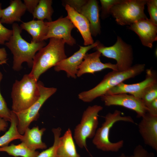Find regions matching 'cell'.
<instances>
[{
	"label": "cell",
	"instance_id": "cell-30",
	"mask_svg": "<svg viewBox=\"0 0 157 157\" xmlns=\"http://www.w3.org/2000/svg\"><path fill=\"white\" fill-rule=\"evenodd\" d=\"M153 153L149 152L140 145L136 146L134 149L133 154L130 156L123 153L117 157H154Z\"/></svg>",
	"mask_w": 157,
	"mask_h": 157
},
{
	"label": "cell",
	"instance_id": "cell-31",
	"mask_svg": "<svg viewBox=\"0 0 157 157\" xmlns=\"http://www.w3.org/2000/svg\"><path fill=\"white\" fill-rule=\"evenodd\" d=\"M146 4L150 15L149 19L155 25L157 26V1L147 0Z\"/></svg>",
	"mask_w": 157,
	"mask_h": 157
},
{
	"label": "cell",
	"instance_id": "cell-5",
	"mask_svg": "<svg viewBox=\"0 0 157 157\" xmlns=\"http://www.w3.org/2000/svg\"><path fill=\"white\" fill-rule=\"evenodd\" d=\"M119 121L135 123L130 116H122L121 112L115 110L113 113H109L105 117V121L101 126L97 129L93 138L92 142L98 149L104 151L117 152L123 146L124 141L121 140L116 142L110 141V133L113 125Z\"/></svg>",
	"mask_w": 157,
	"mask_h": 157
},
{
	"label": "cell",
	"instance_id": "cell-9",
	"mask_svg": "<svg viewBox=\"0 0 157 157\" xmlns=\"http://www.w3.org/2000/svg\"><path fill=\"white\" fill-rule=\"evenodd\" d=\"M40 96L38 100L27 109L15 113L17 120V128L19 133L23 135L31 123L36 121L39 116V110L46 101L56 91L55 88L46 87L41 81L38 82Z\"/></svg>",
	"mask_w": 157,
	"mask_h": 157
},
{
	"label": "cell",
	"instance_id": "cell-19",
	"mask_svg": "<svg viewBox=\"0 0 157 157\" xmlns=\"http://www.w3.org/2000/svg\"><path fill=\"white\" fill-rule=\"evenodd\" d=\"M26 10L21 0H10L9 6L2 10L0 22L2 24H13L15 22L21 21L22 16Z\"/></svg>",
	"mask_w": 157,
	"mask_h": 157
},
{
	"label": "cell",
	"instance_id": "cell-26",
	"mask_svg": "<svg viewBox=\"0 0 157 157\" xmlns=\"http://www.w3.org/2000/svg\"><path fill=\"white\" fill-rule=\"evenodd\" d=\"M52 131L54 137L53 145L39 153L37 157H58L57 150L59 145L61 129L60 127L53 128Z\"/></svg>",
	"mask_w": 157,
	"mask_h": 157
},
{
	"label": "cell",
	"instance_id": "cell-24",
	"mask_svg": "<svg viewBox=\"0 0 157 157\" xmlns=\"http://www.w3.org/2000/svg\"><path fill=\"white\" fill-rule=\"evenodd\" d=\"M10 125L8 130L0 137V148L8 145L12 141L21 139L22 135L19 132L17 128V120L15 113L11 110Z\"/></svg>",
	"mask_w": 157,
	"mask_h": 157
},
{
	"label": "cell",
	"instance_id": "cell-32",
	"mask_svg": "<svg viewBox=\"0 0 157 157\" xmlns=\"http://www.w3.org/2000/svg\"><path fill=\"white\" fill-rule=\"evenodd\" d=\"M12 34V30L6 28L0 22V44H5Z\"/></svg>",
	"mask_w": 157,
	"mask_h": 157
},
{
	"label": "cell",
	"instance_id": "cell-36",
	"mask_svg": "<svg viewBox=\"0 0 157 157\" xmlns=\"http://www.w3.org/2000/svg\"><path fill=\"white\" fill-rule=\"evenodd\" d=\"M7 54L5 48H0V61L7 59Z\"/></svg>",
	"mask_w": 157,
	"mask_h": 157
},
{
	"label": "cell",
	"instance_id": "cell-15",
	"mask_svg": "<svg viewBox=\"0 0 157 157\" xmlns=\"http://www.w3.org/2000/svg\"><path fill=\"white\" fill-rule=\"evenodd\" d=\"M101 55V53L98 51L86 54L83 61L78 67L76 76L80 77L86 73L94 74L106 69L118 71L116 64L101 62L100 58Z\"/></svg>",
	"mask_w": 157,
	"mask_h": 157
},
{
	"label": "cell",
	"instance_id": "cell-1",
	"mask_svg": "<svg viewBox=\"0 0 157 157\" xmlns=\"http://www.w3.org/2000/svg\"><path fill=\"white\" fill-rule=\"evenodd\" d=\"M13 34L5 45L13 55V68L16 71L20 70L23 63L26 62L32 67L34 58L36 53L47 44L44 41L38 42H28L21 35L22 30L16 23L12 24Z\"/></svg>",
	"mask_w": 157,
	"mask_h": 157
},
{
	"label": "cell",
	"instance_id": "cell-11",
	"mask_svg": "<svg viewBox=\"0 0 157 157\" xmlns=\"http://www.w3.org/2000/svg\"><path fill=\"white\" fill-rule=\"evenodd\" d=\"M156 83V72L151 69H148L146 71L145 78L143 81L138 83L129 84L121 83L109 90L105 95L129 93L141 99L145 90Z\"/></svg>",
	"mask_w": 157,
	"mask_h": 157
},
{
	"label": "cell",
	"instance_id": "cell-2",
	"mask_svg": "<svg viewBox=\"0 0 157 157\" xmlns=\"http://www.w3.org/2000/svg\"><path fill=\"white\" fill-rule=\"evenodd\" d=\"M144 64H136L124 71L113 70L106 74L96 86L88 91L81 92L78 98L85 102H90L104 95L110 89L128 79L138 76L144 70Z\"/></svg>",
	"mask_w": 157,
	"mask_h": 157
},
{
	"label": "cell",
	"instance_id": "cell-27",
	"mask_svg": "<svg viewBox=\"0 0 157 157\" xmlns=\"http://www.w3.org/2000/svg\"><path fill=\"white\" fill-rule=\"evenodd\" d=\"M157 98V83L147 88L144 91L141 99L146 106Z\"/></svg>",
	"mask_w": 157,
	"mask_h": 157
},
{
	"label": "cell",
	"instance_id": "cell-28",
	"mask_svg": "<svg viewBox=\"0 0 157 157\" xmlns=\"http://www.w3.org/2000/svg\"><path fill=\"white\" fill-rule=\"evenodd\" d=\"M3 78V74L0 71V84ZM0 118L10 122L11 118V110L8 108L6 103L2 96L0 90Z\"/></svg>",
	"mask_w": 157,
	"mask_h": 157
},
{
	"label": "cell",
	"instance_id": "cell-35",
	"mask_svg": "<svg viewBox=\"0 0 157 157\" xmlns=\"http://www.w3.org/2000/svg\"><path fill=\"white\" fill-rule=\"evenodd\" d=\"M7 121L4 119L0 118V131H5L8 127Z\"/></svg>",
	"mask_w": 157,
	"mask_h": 157
},
{
	"label": "cell",
	"instance_id": "cell-17",
	"mask_svg": "<svg viewBox=\"0 0 157 157\" xmlns=\"http://www.w3.org/2000/svg\"><path fill=\"white\" fill-rule=\"evenodd\" d=\"M99 6L98 1L96 0H86L76 10L88 21L91 35L94 36L100 34L101 32Z\"/></svg>",
	"mask_w": 157,
	"mask_h": 157
},
{
	"label": "cell",
	"instance_id": "cell-4",
	"mask_svg": "<svg viewBox=\"0 0 157 157\" xmlns=\"http://www.w3.org/2000/svg\"><path fill=\"white\" fill-rule=\"evenodd\" d=\"M40 96L38 81L30 74L24 75L21 80H16L13 85L12 111L16 113L27 109Z\"/></svg>",
	"mask_w": 157,
	"mask_h": 157
},
{
	"label": "cell",
	"instance_id": "cell-7",
	"mask_svg": "<svg viewBox=\"0 0 157 157\" xmlns=\"http://www.w3.org/2000/svg\"><path fill=\"white\" fill-rule=\"evenodd\" d=\"M103 109L95 105L89 106L84 111L80 122L74 129V138L80 148H86L87 139L94 136L99 124L98 114Z\"/></svg>",
	"mask_w": 157,
	"mask_h": 157
},
{
	"label": "cell",
	"instance_id": "cell-10",
	"mask_svg": "<svg viewBox=\"0 0 157 157\" xmlns=\"http://www.w3.org/2000/svg\"><path fill=\"white\" fill-rule=\"evenodd\" d=\"M101 98L106 106L124 107L135 112L138 117H142L147 113V108L142 100L131 94L121 93L105 95L101 97Z\"/></svg>",
	"mask_w": 157,
	"mask_h": 157
},
{
	"label": "cell",
	"instance_id": "cell-22",
	"mask_svg": "<svg viewBox=\"0 0 157 157\" xmlns=\"http://www.w3.org/2000/svg\"><path fill=\"white\" fill-rule=\"evenodd\" d=\"M57 154L58 157H80L77 151L72 132L69 128L60 137Z\"/></svg>",
	"mask_w": 157,
	"mask_h": 157
},
{
	"label": "cell",
	"instance_id": "cell-25",
	"mask_svg": "<svg viewBox=\"0 0 157 157\" xmlns=\"http://www.w3.org/2000/svg\"><path fill=\"white\" fill-rule=\"evenodd\" d=\"M51 0H39V2L32 14L34 19L48 22L52 21V16L53 10L52 6Z\"/></svg>",
	"mask_w": 157,
	"mask_h": 157
},
{
	"label": "cell",
	"instance_id": "cell-20",
	"mask_svg": "<svg viewBox=\"0 0 157 157\" xmlns=\"http://www.w3.org/2000/svg\"><path fill=\"white\" fill-rule=\"evenodd\" d=\"M46 129L43 128L40 129L38 126L27 128L20 139L22 142L30 149L36 151L37 149H46V144L42 141V136Z\"/></svg>",
	"mask_w": 157,
	"mask_h": 157
},
{
	"label": "cell",
	"instance_id": "cell-18",
	"mask_svg": "<svg viewBox=\"0 0 157 157\" xmlns=\"http://www.w3.org/2000/svg\"><path fill=\"white\" fill-rule=\"evenodd\" d=\"M67 15L66 16L76 28L82 36L84 45L87 46L94 43L88 19L81 14L68 5L65 6Z\"/></svg>",
	"mask_w": 157,
	"mask_h": 157
},
{
	"label": "cell",
	"instance_id": "cell-13",
	"mask_svg": "<svg viewBox=\"0 0 157 157\" xmlns=\"http://www.w3.org/2000/svg\"><path fill=\"white\" fill-rule=\"evenodd\" d=\"M100 42L97 40L92 44L85 46H80V49L72 56L61 60L55 66L54 69L56 72L63 71L65 72L68 77L76 78L78 66L83 61L87 52L95 48Z\"/></svg>",
	"mask_w": 157,
	"mask_h": 157
},
{
	"label": "cell",
	"instance_id": "cell-37",
	"mask_svg": "<svg viewBox=\"0 0 157 157\" xmlns=\"http://www.w3.org/2000/svg\"><path fill=\"white\" fill-rule=\"evenodd\" d=\"M7 59L2 61H0V66L2 64H6L7 63Z\"/></svg>",
	"mask_w": 157,
	"mask_h": 157
},
{
	"label": "cell",
	"instance_id": "cell-16",
	"mask_svg": "<svg viewBox=\"0 0 157 157\" xmlns=\"http://www.w3.org/2000/svg\"><path fill=\"white\" fill-rule=\"evenodd\" d=\"M138 125L139 132L145 144L157 151V116L147 113Z\"/></svg>",
	"mask_w": 157,
	"mask_h": 157
},
{
	"label": "cell",
	"instance_id": "cell-29",
	"mask_svg": "<svg viewBox=\"0 0 157 157\" xmlns=\"http://www.w3.org/2000/svg\"><path fill=\"white\" fill-rule=\"evenodd\" d=\"M122 0H100L101 5V18L104 19L110 15L111 8L114 5L120 3Z\"/></svg>",
	"mask_w": 157,
	"mask_h": 157
},
{
	"label": "cell",
	"instance_id": "cell-8",
	"mask_svg": "<svg viewBox=\"0 0 157 157\" xmlns=\"http://www.w3.org/2000/svg\"><path fill=\"white\" fill-rule=\"evenodd\" d=\"M95 48L103 56L115 60L118 71H125L132 66L133 59L132 47L119 36L112 46L106 47L100 42Z\"/></svg>",
	"mask_w": 157,
	"mask_h": 157
},
{
	"label": "cell",
	"instance_id": "cell-12",
	"mask_svg": "<svg viewBox=\"0 0 157 157\" xmlns=\"http://www.w3.org/2000/svg\"><path fill=\"white\" fill-rule=\"evenodd\" d=\"M47 32L44 40L51 38L63 40L68 45L72 46L76 44L75 40L71 35L75 26L67 17H60L57 20L46 22Z\"/></svg>",
	"mask_w": 157,
	"mask_h": 157
},
{
	"label": "cell",
	"instance_id": "cell-3",
	"mask_svg": "<svg viewBox=\"0 0 157 157\" xmlns=\"http://www.w3.org/2000/svg\"><path fill=\"white\" fill-rule=\"evenodd\" d=\"M65 44V42L63 40L50 38L48 44L35 54L32 70L29 74L38 81L43 73L66 58Z\"/></svg>",
	"mask_w": 157,
	"mask_h": 157
},
{
	"label": "cell",
	"instance_id": "cell-14",
	"mask_svg": "<svg viewBox=\"0 0 157 157\" xmlns=\"http://www.w3.org/2000/svg\"><path fill=\"white\" fill-rule=\"evenodd\" d=\"M139 36L142 44L152 48L157 40V26L147 18L138 21L128 26Z\"/></svg>",
	"mask_w": 157,
	"mask_h": 157
},
{
	"label": "cell",
	"instance_id": "cell-33",
	"mask_svg": "<svg viewBox=\"0 0 157 157\" xmlns=\"http://www.w3.org/2000/svg\"><path fill=\"white\" fill-rule=\"evenodd\" d=\"M39 0H24V4L26 10L32 14L37 6Z\"/></svg>",
	"mask_w": 157,
	"mask_h": 157
},
{
	"label": "cell",
	"instance_id": "cell-34",
	"mask_svg": "<svg viewBox=\"0 0 157 157\" xmlns=\"http://www.w3.org/2000/svg\"><path fill=\"white\" fill-rule=\"evenodd\" d=\"M147 113L153 116H157V98L155 99L147 106Z\"/></svg>",
	"mask_w": 157,
	"mask_h": 157
},
{
	"label": "cell",
	"instance_id": "cell-23",
	"mask_svg": "<svg viewBox=\"0 0 157 157\" xmlns=\"http://www.w3.org/2000/svg\"><path fill=\"white\" fill-rule=\"evenodd\" d=\"M0 152H4L15 157H37L40 153L32 150L22 142L15 145L13 144L0 148Z\"/></svg>",
	"mask_w": 157,
	"mask_h": 157
},
{
	"label": "cell",
	"instance_id": "cell-21",
	"mask_svg": "<svg viewBox=\"0 0 157 157\" xmlns=\"http://www.w3.org/2000/svg\"><path fill=\"white\" fill-rule=\"evenodd\" d=\"M22 30L26 31L32 37L31 41L38 42L44 41L47 32L46 22L40 20H34L23 22L20 26Z\"/></svg>",
	"mask_w": 157,
	"mask_h": 157
},
{
	"label": "cell",
	"instance_id": "cell-6",
	"mask_svg": "<svg viewBox=\"0 0 157 157\" xmlns=\"http://www.w3.org/2000/svg\"><path fill=\"white\" fill-rule=\"evenodd\" d=\"M147 0H122L111 8L110 13L116 23L121 26L129 25L147 18L144 12Z\"/></svg>",
	"mask_w": 157,
	"mask_h": 157
},
{
	"label": "cell",
	"instance_id": "cell-38",
	"mask_svg": "<svg viewBox=\"0 0 157 157\" xmlns=\"http://www.w3.org/2000/svg\"><path fill=\"white\" fill-rule=\"evenodd\" d=\"M2 9V8L1 3H0V19L1 17V12Z\"/></svg>",
	"mask_w": 157,
	"mask_h": 157
}]
</instances>
